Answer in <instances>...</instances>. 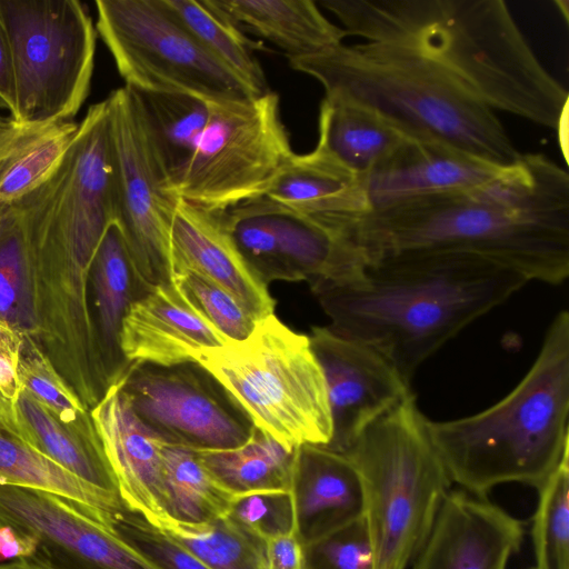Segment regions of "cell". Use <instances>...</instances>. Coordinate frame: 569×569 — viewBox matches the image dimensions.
Instances as JSON below:
<instances>
[{"label":"cell","instance_id":"4","mask_svg":"<svg viewBox=\"0 0 569 569\" xmlns=\"http://www.w3.org/2000/svg\"><path fill=\"white\" fill-rule=\"evenodd\" d=\"M569 313L551 321L521 381L488 409L431 421L428 432L451 481L485 498L518 482L537 490L569 451Z\"/></svg>","mask_w":569,"mask_h":569},{"label":"cell","instance_id":"32","mask_svg":"<svg viewBox=\"0 0 569 569\" xmlns=\"http://www.w3.org/2000/svg\"><path fill=\"white\" fill-rule=\"evenodd\" d=\"M0 319L34 340L31 250L16 202L0 206Z\"/></svg>","mask_w":569,"mask_h":569},{"label":"cell","instance_id":"8","mask_svg":"<svg viewBox=\"0 0 569 569\" xmlns=\"http://www.w3.org/2000/svg\"><path fill=\"white\" fill-rule=\"evenodd\" d=\"M22 126L72 121L89 92L97 30L78 0H0Z\"/></svg>","mask_w":569,"mask_h":569},{"label":"cell","instance_id":"12","mask_svg":"<svg viewBox=\"0 0 569 569\" xmlns=\"http://www.w3.org/2000/svg\"><path fill=\"white\" fill-rule=\"evenodd\" d=\"M106 99L114 222L141 278L150 287L172 282L170 228L179 198L170 191L154 157L136 92L124 86Z\"/></svg>","mask_w":569,"mask_h":569},{"label":"cell","instance_id":"30","mask_svg":"<svg viewBox=\"0 0 569 569\" xmlns=\"http://www.w3.org/2000/svg\"><path fill=\"white\" fill-rule=\"evenodd\" d=\"M197 41L257 96L270 91L253 54L257 48L212 0H161Z\"/></svg>","mask_w":569,"mask_h":569},{"label":"cell","instance_id":"14","mask_svg":"<svg viewBox=\"0 0 569 569\" xmlns=\"http://www.w3.org/2000/svg\"><path fill=\"white\" fill-rule=\"evenodd\" d=\"M108 516L57 493L0 483V523L34 538L29 559L51 569H160L112 530Z\"/></svg>","mask_w":569,"mask_h":569},{"label":"cell","instance_id":"41","mask_svg":"<svg viewBox=\"0 0 569 569\" xmlns=\"http://www.w3.org/2000/svg\"><path fill=\"white\" fill-rule=\"evenodd\" d=\"M22 338L0 319V393L11 403L22 389L17 371Z\"/></svg>","mask_w":569,"mask_h":569},{"label":"cell","instance_id":"3","mask_svg":"<svg viewBox=\"0 0 569 569\" xmlns=\"http://www.w3.org/2000/svg\"><path fill=\"white\" fill-rule=\"evenodd\" d=\"M347 36L407 47L443 67L491 110L567 122L568 91L539 61L502 0H319Z\"/></svg>","mask_w":569,"mask_h":569},{"label":"cell","instance_id":"27","mask_svg":"<svg viewBox=\"0 0 569 569\" xmlns=\"http://www.w3.org/2000/svg\"><path fill=\"white\" fill-rule=\"evenodd\" d=\"M133 91L150 146L173 193L209 120L210 101L181 92Z\"/></svg>","mask_w":569,"mask_h":569},{"label":"cell","instance_id":"23","mask_svg":"<svg viewBox=\"0 0 569 569\" xmlns=\"http://www.w3.org/2000/svg\"><path fill=\"white\" fill-rule=\"evenodd\" d=\"M264 196L312 216H352L367 211L363 177L320 146L305 154L293 153L272 179Z\"/></svg>","mask_w":569,"mask_h":569},{"label":"cell","instance_id":"16","mask_svg":"<svg viewBox=\"0 0 569 569\" xmlns=\"http://www.w3.org/2000/svg\"><path fill=\"white\" fill-rule=\"evenodd\" d=\"M90 412L124 508L158 528L173 519L163 478L164 441L134 413L119 383Z\"/></svg>","mask_w":569,"mask_h":569},{"label":"cell","instance_id":"43","mask_svg":"<svg viewBox=\"0 0 569 569\" xmlns=\"http://www.w3.org/2000/svg\"><path fill=\"white\" fill-rule=\"evenodd\" d=\"M37 552L34 538L21 529L0 523V563L31 558Z\"/></svg>","mask_w":569,"mask_h":569},{"label":"cell","instance_id":"15","mask_svg":"<svg viewBox=\"0 0 569 569\" xmlns=\"http://www.w3.org/2000/svg\"><path fill=\"white\" fill-rule=\"evenodd\" d=\"M312 351L321 367L331 417L327 447L343 453L376 420L411 397L410 385L370 346L312 327Z\"/></svg>","mask_w":569,"mask_h":569},{"label":"cell","instance_id":"46","mask_svg":"<svg viewBox=\"0 0 569 569\" xmlns=\"http://www.w3.org/2000/svg\"><path fill=\"white\" fill-rule=\"evenodd\" d=\"M20 123L14 121L12 117L0 113V147L18 131Z\"/></svg>","mask_w":569,"mask_h":569},{"label":"cell","instance_id":"19","mask_svg":"<svg viewBox=\"0 0 569 569\" xmlns=\"http://www.w3.org/2000/svg\"><path fill=\"white\" fill-rule=\"evenodd\" d=\"M173 277L197 273L229 292L256 320L272 315L276 301L246 262L221 212L179 199L170 228Z\"/></svg>","mask_w":569,"mask_h":569},{"label":"cell","instance_id":"48","mask_svg":"<svg viewBox=\"0 0 569 569\" xmlns=\"http://www.w3.org/2000/svg\"><path fill=\"white\" fill-rule=\"evenodd\" d=\"M531 569H536V568H531Z\"/></svg>","mask_w":569,"mask_h":569},{"label":"cell","instance_id":"11","mask_svg":"<svg viewBox=\"0 0 569 569\" xmlns=\"http://www.w3.org/2000/svg\"><path fill=\"white\" fill-rule=\"evenodd\" d=\"M239 252L268 286L272 281L335 284L358 277L367 260L333 220L303 213L266 196L222 211Z\"/></svg>","mask_w":569,"mask_h":569},{"label":"cell","instance_id":"20","mask_svg":"<svg viewBox=\"0 0 569 569\" xmlns=\"http://www.w3.org/2000/svg\"><path fill=\"white\" fill-rule=\"evenodd\" d=\"M229 342L174 281L154 286L136 300L120 336L121 351L130 363L160 366L193 361L202 349Z\"/></svg>","mask_w":569,"mask_h":569},{"label":"cell","instance_id":"29","mask_svg":"<svg viewBox=\"0 0 569 569\" xmlns=\"http://www.w3.org/2000/svg\"><path fill=\"white\" fill-rule=\"evenodd\" d=\"M78 123L22 126L0 147V206L12 203L44 182L71 144Z\"/></svg>","mask_w":569,"mask_h":569},{"label":"cell","instance_id":"13","mask_svg":"<svg viewBox=\"0 0 569 569\" xmlns=\"http://www.w3.org/2000/svg\"><path fill=\"white\" fill-rule=\"evenodd\" d=\"M134 413L162 441L192 450L244 445L254 425L201 365L132 362L118 382Z\"/></svg>","mask_w":569,"mask_h":569},{"label":"cell","instance_id":"17","mask_svg":"<svg viewBox=\"0 0 569 569\" xmlns=\"http://www.w3.org/2000/svg\"><path fill=\"white\" fill-rule=\"evenodd\" d=\"M522 533L518 519L486 498L449 491L413 569H506Z\"/></svg>","mask_w":569,"mask_h":569},{"label":"cell","instance_id":"37","mask_svg":"<svg viewBox=\"0 0 569 569\" xmlns=\"http://www.w3.org/2000/svg\"><path fill=\"white\" fill-rule=\"evenodd\" d=\"M108 523L124 542L160 569H210L168 532L124 507L111 512Z\"/></svg>","mask_w":569,"mask_h":569},{"label":"cell","instance_id":"9","mask_svg":"<svg viewBox=\"0 0 569 569\" xmlns=\"http://www.w3.org/2000/svg\"><path fill=\"white\" fill-rule=\"evenodd\" d=\"M97 26L126 86L207 101L258 97L209 53L161 0H97Z\"/></svg>","mask_w":569,"mask_h":569},{"label":"cell","instance_id":"10","mask_svg":"<svg viewBox=\"0 0 569 569\" xmlns=\"http://www.w3.org/2000/svg\"><path fill=\"white\" fill-rule=\"evenodd\" d=\"M293 153L276 92L210 101L209 120L173 193L221 212L264 196Z\"/></svg>","mask_w":569,"mask_h":569},{"label":"cell","instance_id":"36","mask_svg":"<svg viewBox=\"0 0 569 569\" xmlns=\"http://www.w3.org/2000/svg\"><path fill=\"white\" fill-rule=\"evenodd\" d=\"M17 371L21 387L60 421L86 431L96 429L90 410L30 337L22 338Z\"/></svg>","mask_w":569,"mask_h":569},{"label":"cell","instance_id":"1","mask_svg":"<svg viewBox=\"0 0 569 569\" xmlns=\"http://www.w3.org/2000/svg\"><path fill=\"white\" fill-rule=\"evenodd\" d=\"M339 224L367 261L406 251L485 256L528 281L569 276V174L541 153H526L496 179L467 190L406 200Z\"/></svg>","mask_w":569,"mask_h":569},{"label":"cell","instance_id":"2","mask_svg":"<svg viewBox=\"0 0 569 569\" xmlns=\"http://www.w3.org/2000/svg\"><path fill=\"white\" fill-rule=\"evenodd\" d=\"M527 282L481 254L416 250L372 259L352 280L311 290L331 330L370 346L411 383L421 363Z\"/></svg>","mask_w":569,"mask_h":569},{"label":"cell","instance_id":"35","mask_svg":"<svg viewBox=\"0 0 569 569\" xmlns=\"http://www.w3.org/2000/svg\"><path fill=\"white\" fill-rule=\"evenodd\" d=\"M532 522L536 569H569V451L538 489Z\"/></svg>","mask_w":569,"mask_h":569},{"label":"cell","instance_id":"28","mask_svg":"<svg viewBox=\"0 0 569 569\" xmlns=\"http://www.w3.org/2000/svg\"><path fill=\"white\" fill-rule=\"evenodd\" d=\"M196 451L214 482L232 497L291 491L295 449L284 448L258 428L238 448Z\"/></svg>","mask_w":569,"mask_h":569},{"label":"cell","instance_id":"21","mask_svg":"<svg viewBox=\"0 0 569 569\" xmlns=\"http://www.w3.org/2000/svg\"><path fill=\"white\" fill-rule=\"evenodd\" d=\"M291 492L303 547L365 516L360 476L350 459L325 446L295 449Z\"/></svg>","mask_w":569,"mask_h":569},{"label":"cell","instance_id":"47","mask_svg":"<svg viewBox=\"0 0 569 569\" xmlns=\"http://www.w3.org/2000/svg\"><path fill=\"white\" fill-rule=\"evenodd\" d=\"M0 569H51L32 559H21L17 561L2 562Z\"/></svg>","mask_w":569,"mask_h":569},{"label":"cell","instance_id":"40","mask_svg":"<svg viewBox=\"0 0 569 569\" xmlns=\"http://www.w3.org/2000/svg\"><path fill=\"white\" fill-rule=\"evenodd\" d=\"M227 515L264 541L296 531L291 491H260L236 496Z\"/></svg>","mask_w":569,"mask_h":569},{"label":"cell","instance_id":"45","mask_svg":"<svg viewBox=\"0 0 569 569\" xmlns=\"http://www.w3.org/2000/svg\"><path fill=\"white\" fill-rule=\"evenodd\" d=\"M0 427L7 429L18 436L12 405L1 393H0Z\"/></svg>","mask_w":569,"mask_h":569},{"label":"cell","instance_id":"6","mask_svg":"<svg viewBox=\"0 0 569 569\" xmlns=\"http://www.w3.org/2000/svg\"><path fill=\"white\" fill-rule=\"evenodd\" d=\"M343 455L362 482L375 569H406L451 485L415 395L370 425Z\"/></svg>","mask_w":569,"mask_h":569},{"label":"cell","instance_id":"26","mask_svg":"<svg viewBox=\"0 0 569 569\" xmlns=\"http://www.w3.org/2000/svg\"><path fill=\"white\" fill-rule=\"evenodd\" d=\"M318 146L353 173L366 177L406 139L373 109L337 93H325Z\"/></svg>","mask_w":569,"mask_h":569},{"label":"cell","instance_id":"34","mask_svg":"<svg viewBox=\"0 0 569 569\" xmlns=\"http://www.w3.org/2000/svg\"><path fill=\"white\" fill-rule=\"evenodd\" d=\"M162 462L173 519L200 523L228 513L233 497L214 482L196 450L163 442Z\"/></svg>","mask_w":569,"mask_h":569},{"label":"cell","instance_id":"22","mask_svg":"<svg viewBox=\"0 0 569 569\" xmlns=\"http://www.w3.org/2000/svg\"><path fill=\"white\" fill-rule=\"evenodd\" d=\"M151 288L141 278L119 226L111 223L90 270V307L108 389L131 365L120 346L123 319L130 306Z\"/></svg>","mask_w":569,"mask_h":569},{"label":"cell","instance_id":"7","mask_svg":"<svg viewBox=\"0 0 569 569\" xmlns=\"http://www.w3.org/2000/svg\"><path fill=\"white\" fill-rule=\"evenodd\" d=\"M193 361L224 387L256 428L284 448L329 443L327 387L309 336L274 313L259 320L244 340L202 349Z\"/></svg>","mask_w":569,"mask_h":569},{"label":"cell","instance_id":"25","mask_svg":"<svg viewBox=\"0 0 569 569\" xmlns=\"http://www.w3.org/2000/svg\"><path fill=\"white\" fill-rule=\"evenodd\" d=\"M238 28L282 49L288 58L311 56L342 43L345 30L312 0H212Z\"/></svg>","mask_w":569,"mask_h":569},{"label":"cell","instance_id":"31","mask_svg":"<svg viewBox=\"0 0 569 569\" xmlns=\"http://www.w3.org/2000/svg\"><path fill=\"white\" fill-rule=\"evenodd\" d=\"M0 483L49 491L109 513L124 507L118 497L84 482L1 427Z\"/></svg>","mask_w":569,"mask_h":569},{"label":"cell","instance_id":"42","mask_svg":"<svg viewBox=\"0 0 569 569\" xmlns=\"http://www.w3.org/2000/svg\"><path fill=\"white\" fill-rule=\"evenodd\" d=\"M268 569H307L305 547L296 531L266 541Z\"/></svg>","mask_w":569,"mask_h":569},{"label":"cell","instance_id":"38","mask_svg":"<svg viewBox=\"0 0 569 569\" xmlns=\"http://www.w3.org/2000/svg\"><path fill=\"white\" fill-rule=\"evenodd\" d=\"M173 281L229 340H244L253 331L258 320L218 284L189 271L176 274Z\"/></svg>","mask_w":569,"mask_h":569},{"label":"cell","instance_id":"24","mask_svg":"<svg viewBox=\"0 0 569 569\" xmlns=\"http://www.w3.org/2000/svg\"><path fill=\"white\" fill-rule=\"evenodd\" d=\"M12 408L23 441L84 482L120 499L97 428L86 431L63 423L23 388Z\"/></svg>","mask_w":569,"mask_h":569},{"label":"cell","instance_id":"39","mask_svg":"<svg viewBox=\"0 0 569 569\" xmlns=\"http://www.w3.org/2000/svg\"><path fill=\"white\" fill-rule=\"evenodd\" d=\"M305 555L307 569H375L365 516L306 546Z\"/></svg>","mask_w":569,"mask_h":569},{"label":"cell","instance_id":"33","mask_svg":"<svg viewBox=\"0 0 569 569\" xmlns=\"http://www.w3.org/2000/svg\"><path fill=\"white\" fill-rule=\"evenodd\" d=\"M159 528L210 569H268L266 541L228 515L200 523L171 519Z\"/></svg>","mask_w":569,"mask_h":569},{"label":"cell","instance_id":"5","mask_svg":"<svg viewBox=\"0 0 569 569\" xmlns=\"http://www.w3.org/2000/svg\"><path fill=\"white\" fill-rule=\"evenodd\" d=\"M295 70L380 113L407 137L437 140L500 167L520 153L493 110L443 67L413 49L386 43H343L288 58Z\"/></svg>","mask_w":569,"mask_h":569},{"label":"cell","instance_id":"44","mask_svg":"<svg viewBox=\"0 0 569 569\" xmlns=\"http://www.w3.org/2000/svg\"><path fill=\"white\" fill-rule=\"evenodd\" d=\"M0 106L13 117L17 109L14 76L9 40L0 20Z\"/></svg>","mask_w":569,"mask_h":569},{"label":"cell","instance_id":"18","mask_svg":"<svg viewBox=\"0 0 569 569\" xmlns=\"http://www.w3.org/2000/svg\"><path fill=\"white\" fill-rule=\"evenodd\" d=\"M507 168L441 141L406 137L385 161L363 177L367 211L476 188L496 179Z\"/></svg>","mask_w":569,"mask_h":569}]
</instances>
